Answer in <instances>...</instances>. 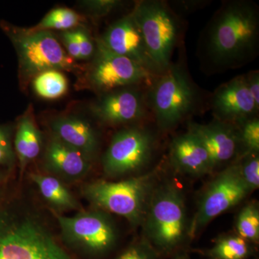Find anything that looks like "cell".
I'll return each mask as SVG.
<instances>
[{"label":"cell","mask_w":259,"mask_h":259,"mask_svg":"<svg viewBox=\"0 0 259 259\" xmlns=\"http://www.w3.org/2000/svg\"><path fill=\"white\" fill-rule=\"evenodd\" d=\"M259 13L247 1H227L213 15L199 44V55L209 72L238 69L258 54Z\"/></svg>","instance_id":"cell-1"},{"label":"cell","mask_w":259,"mask_h":259,"mask_svg":"<svg viewBox=\"0 0 259 259\" xmlns=\"http://www.w3.org/2000/svg\"><path fill=\"white\" fill-rule=\"evenodd\" d=\"M0 259H77L42 206L27 194L0 205Z\"/></svg>","instance_id":"cell-2"},{"label":"cell","mask_w":259,"mask_h":259,"mask_svg":"<svg viewBox=\"0 0 259 259\" xmlns=\"http://www.w3.org/2000/svg\"><path fill=\"white\" fill-rule=\"evenodd\" d=\"M190 221L182 190L172 181H159L145 215L143 236L161 259L190 251Z\"/></svg>","instance_id":"cell-3"},{"label":"cell","mask_w":259,"mask_h":259,"mask_svg":"<svg viewBox=\"0 0 259 259\" xmlns=\"http://www.w3.org/2000/svg\"><path fill=\"white\" fill-rule=\"evenodd\" d=\"M0 26L11 40L18 61L20 89L26 92L37 75L49 70L82 74L85 66L68 55L52 31L21 28L1 21Z\"/></svg>","instance_id":"cell-4"},{"label":"cell","mask_w":259,"mask_h":259,"mask_svg":"<svg viewBox=\"0 0 259 259\" xmlns=\"http://www.w3.org/2000/svg\"><path fill=\"white\" fill-rule=\"evenodd\" d=\"M159 167L120 182L98 180L83 186L81 194L93 206L125 218L131 227H141L150 199L159 182Z\"/></svg>","instance_id":"cell-5"},{"label":"cell","mask_w":259,"mask_h":259,"mask_svg":"<svg viewBox=\"0 0 259 259\" xmlns=\"http://www.w3.org/2000/svg\"><path fill=\"white\" fill-rule=\"evenodd\" d=\"M146 98L158 129L169 132L193 113L199 94L187 71L171 63L153 79Z\"/></svg>","instance_id":"cell-6"},{"label":"cell","mask_w":259,"mask_h":259,"mask_svg":"<svg viewBox=\"0 0 259 259\" xmlns=\"http://www.w3.org/2000/svg\"><path fill=\"white\" fill-rule=\"evenodd\" d=\"M59 236L68 249L93 258H102L115 249L118 232L110 214L93 208L68 217L52 212Z\"/></svg>","instance_id":"cell-7"},{"label":"cell","mask_w":259,"mask_h":259,"mask_svg":"<svg viewBox=\"0 0 259 259\" xmlns=\"http://www.w3.org/2000/svg\"><path fill=\"white\" fill-rule=\"evenodd\" d=\"M148 54L163 72L171 64L174 50L180 37L176 15L164 2L144 0L136 3L131 13Z\"/></svg>","instance_id":"cell-8"},{"label":"cell","mask_w":259,"mask_h":259,"mask_svg":"<svg viewBox=\"0 0 259 259\" xmlns=\"http://www.w3.org/2000/svg\"><path fill=\"white\" fill-rule=\"evenodd\" d=\"M95 42V55L80 74L78 88L88 89L101 95L117 89L151 83L157 76L135 61L112 52L99 37Z\"/></svg>","instance_id":"cell-9"},{"label":"cell","mask_w":259,"mask_h":259,"mask_svg":"<svg viewBox=\"0 0 259 259\" xmlns=\"http://www.w3.org/2000/svg\"><path fill=\"white\" fill-rule=\"evenodd\" d=\"M251 193L240 174L237 161L217 174L204 189L194 217L190 221L192 241L212 220L241 203Z\"/></svg>","instance_id":"cell-10"},{"label":"cell","mask_w":259,"mask_h":259,"mask_svg":"<svg viewBox=\"0 0 259 259\" xmlns=\"http://www.w3.org/2000/svg\"><path fill=\"white\" fill-rule=\"evenodd\" d=\"M155 144L154 135L146 127L131 125L120 130L102 156L104 175L116 179L143 169L151 161Z\"/></svg>","instance_id":"cell-11"},{"label":"cell","mask_w":259,"mask_h":259,"mask_svg":"<svg viewBox=\"0 0 259 259\" xmlns=\"http://www.w3.org/2000/svg\"><path fill=\"white\" fill-rule=\"evenodd\" d=\"M139 86L117 89L101 94L92 104L90 110L100 123L119 126L135 123L146 117V95Z\"/></svg>","instance_id":"cell-12"},{"label":"cell","mask_w":259,"mask_h":259,"mask_svg":"<svg viewBox=\"0 0 259 259\" xmlns=\"http://www.w3.org/2000/svg\"><path fill=\"white\" fill-rule=\"evenodd\" d=\"M99 39L112 52L135 61L155 76L161 74L131 13L110 25Z\"/></svg>","instance_id":"cell-13"},{"label":"cell","mask_w":259,"mask_h":259,"mask_svg":"<svg viewBox=\"0 0 259 259\" xmlns=\"http://www.w3.org/2000/svg\"><path fill=\"white\" fill-rule=\"evenodd\" d=\"M212 110L214 120L234 125L258 117L259 107L248 91L244 75L223 83L214 91Z\"/></svg>","instance_id":"cell-14"},{"label":"cell","mask_w":259,"mask_h":259,"mask_svg":"<svg viewBox=\"0 0 259 259\" xmlns=\"http://www.w3.org/2000/svg\"><path fill=\"white\" fill-rule=\"evenodd\" d=\"M187 131L203 144L212 160L214 171L223 165L233 163L241 156L236 125L214 119L208 124L189 122Z\"/></svg>","instance_id":"cell-15"},{"label":"cell","mask_w":259,"mask_h":259,"mask_svg":"<svg viewBox=\"0 0 259 259\" xmlns=\"http://www.w3.org/2000/svg\"><path fill=\"white\" fill-rule=\"evenodd\" d=\"M93 161L82 153L51 136L44 151L42 167L46 175L64 182H77L90 173Z\"/></svg>","instance_id":"cell-16"},{"label":"cell","mask_w":259,"mask_h":259,"mask_svg":"<svg viewBox=\"0 0 259 259\" xmlns=\"http://www.w3.org/2000/svg\"><path fill=\"white\" fill-rule=\"evenodd\" d=\"M168 156L175 171L182 175L201 177L214 171L207 150L190 131L174 138L170 144Z\"/></svg>","instance_id":"cell-17"},{"label":"cell","mask_w":259,"mask_h":259,"mask_svg":"<svg viewBox=\"0 0 259 259\" xmlns=\"http://www.w3.org/2000/svg\"><path fill=\"white\" fill-rule=\"evenodd\" d=\"M49 127L51 136L93 161L100 148V139L88 120L74 115L59 116L51 121Z\"/></svg>","instance_id":"cell-18"},{"label":"cell","mask_w":259,"mask_h":259,"mask_svg":"<svg viewBox=\"0 0 259 259\" xmlns=\"http://www.w3.org/2000/svg\"><path fill=\"white\" fill-rule=\"evenodd\" d=\"M14 145L20 171L24 174L28 165L38 157L42 148V136L32 105L18 118Z\"/></svg>","instance_id":"cell-19"},{"label":"cell","mask_w":259,"mask_h":259,"mask_svg":"<svg viewBox=\"0 0 259 259\" xmlns=\"http://www.w3.org/2000/svg\"><path fill=\"white\" fill-rule=\"evenodd\" d=\"M29 178L37 187L42 200L52 212L59 214L66 211L83 210L81 204L65 186L56 177L44 174L30 173Z\"/></svg>","instance_id":"cell-20"},{"label":"cell","mask_w":259,"mask_h":259,"mask_svg":"<svg viewBox=\"0 0 259 259\" xmlns=\"http://www.w3.org/2000/svg\"><path fill=\"white\" fill-rule=\"evenodd\" d=\"M195 252L205 259H249L254 255L255 248L236 234L220 237L211 248Z\"/></svg>","instance_id":"cell-21"},{"label":"cell","mask_w":259,"mask_h":259,"mask_svg":"<svg viewBox=\"0 0 259 259\" xmlns=\"http://www.w3.org/2000/svg\"><path fill=\"white\" fill-rule=\"evenodd\" d=\"M32 88L39 97L55 100L66 94L68 81L60 71L49 70L37 75L32 81Z\"/></svg>","instance_id":"cell-22"},{"label":"cell","mask_w":259,"mask_h":259,"mask_svg":"<svg viewBox=\"0 0 259 259\" xmlns=\"http://www.w3.org/2000/svg\"><path fill=\"white\" fill-rule=\"evenodd\" d=\"M85 18L74 10L66 8H56L51 10L40 23L32 27L34 30H72L73 28L80 26L85 22Z\"/></svg>","instance_id":"cell-23"},{"label":"cell","mask_w":259,"mask_h":259,"mask_svg":"<svg viewBox=\"0 0 259 259\" xmlns=\"http://www.w3.org/2000/svg\"><path fill=\"white\" fill-rule=\"evenodd\" d=\"M237 235L253 244L259 241V209L256 202L245 204L236 220Z\"/></svg>","instance_id":"cell-24"},{"label":"cell","mask_w":259,"mask_h":259,"mask_svg":"<svg viewBox=\"0 0 259 259\" xmlns=\"http://www.w3.org/2000/svg\"><path fill=\"white\" fill-rule=\"evenodd\" d=\"M241 144V154L259 152L258 117H253L236 125Z\"/></svg>","instance_id":"cell-25"},{"label":"cell","mask_w":259,"mask_h":259,"mask_svg":"<svg viewBox=\"0 0 259 259\" xmlns=\"http://www.w3.org/2000/svg\"><path fill=\"white\" fill-rule=\"evenodd\" d=\"M235 161L239 166L241 178L252 193L259 187L258 153H246Z\"/></svg>","instance_id":"cell-26"},{"label":"cell","mask_w":259,"mask_h":259,"mask_svg":"<svg viewBox=\"0 0 259 259\" xmlns=\"http://www.w3.org/2000/svg\"><path fill=\"white\" fill-rule=\"evenodd\" d=\"M114 259H161L144 237L136 240Z\"/></svg>","instance_id":"cell-27"},{"label":"cell","mask_w":259,"mask_h":259,"mask_svg":"<svg viewBox=\"0 0 259 259\" xmlns=\"http://www.w3.org/2000/svg\"><path fill=\"white\" fill-rule=\"evenodd\" d=\"M122 4L123 2L119 0H88L81 3L89 14L97 18L107 16Z\"/></svg>","instance_id":"cell-28"},{"label":"cell","mask_w":259,"mask_h":259,"mask_svg":"<svg viewBox=\"0 0 259 259\" xmlns=\"http://www.w3.org/2000/svg\"><path fill=\"white\" fill-rule=\"evenodd\" d=\"M15 160L10 129L0 126V166H11Z\"/></svg>","instance_id":"cell-29"},{"label":"cell","mask_w":259,"mask_h":259,"mask_svg":"<svg viewBox=\"0 0 259 259\" xmlns=\"http://www.w3.org/2000/svg\"><path fill=\"white\" fill-rule=\"evenodd\" d=\"M75 36L79 45L81 59H93L96 51V42H94L90 33L85 29H74Z\"/></svg>","instance_id":"cell-30"},{"label":"cell","mask_w":259,"mask_h":259,"mask_svg":"<svg viewBox=\"0 0 259 259\" xmlns=\"http://www.w3.org/2000/svg\"><path fill=\"white\" fill-rule=\"evenodd\" d=\"M60 37L68 55L76 61L81 59L79 45L75 36L74 29L61 32Z\"/></svg>","instance_id":"cell-31"},{"label":"cell","mask_w":259,"mask_h":259,"mask_svg":"<svg viewBox=\"0 0 259 259\" xmlns=\"http://www.w3.org/2000/svg\"><path fill=\"white\" fill-rule=\"evenodd\" d=\"M245 82L248 91L253 97L255 105L259 107V72L258 71H250L244 75Z\"/></svg>","instance_id":"cell-32"},{"label":"cell","mask_w":259,"mask_h":259,"mask_svg":"<svg viewBox=\"0 0 259 259\" xmlns=\"http://www.w3.org/2000/svg\"><path fill=\"white\" fill-rule=\"evenodd\" d=\"M171 259H191L189 251H183L175 255Z\"/></svg>","instance_id":"cell-33"},{"label":"cell","mask_w":259,"mask_h":259,"mask_svg":"<svg viewBox=\"0 0 259 259\" xmlns=\"http://www.w3.org/2000/svg\"><path fill=\"white\" fill-rule=\"evenodd\" d=\"M254 259H258V258H254Z\"/></svg>","instance_id":"cell-34"}]
</instances>
